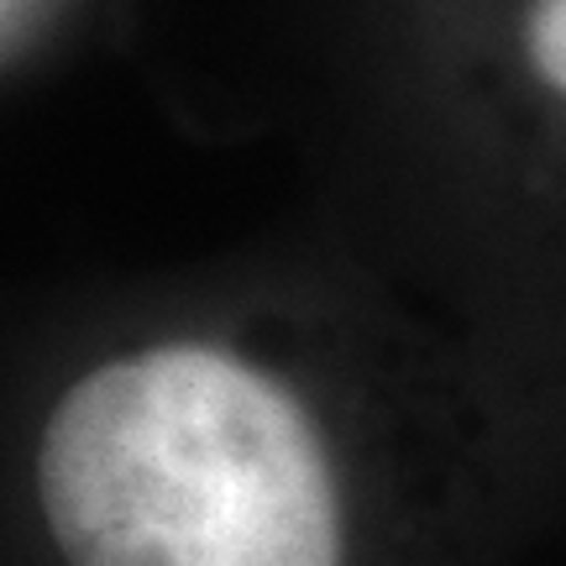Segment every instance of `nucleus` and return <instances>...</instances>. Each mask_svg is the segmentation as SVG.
Returning a JSON list of instances; mask_svg holds the SVG:
<instances>
[{
  "instance_id": "f257e3e1",
  "label": "nucleus",
  "mask_w": 566,
  "mask_h": 566,
  "mask_svg": "<svg viewBox=\"0 0 566 566\" xmlns=\"http://www.w3.org/2000/svg\"><path fill=\"white\" fill-rule=\"evenodd\" d=\"M38 499L69 566H342L310 409L221 346H153L63 394Z\"/></svg>"
},
{
  "instance_id": "f03ea898",
  "label": "nucleus",
  "mask_w": 566,
  "mask_h": 566,
  "mask_svg": "<svg viewBox=\"0 0 566 566\" xmlns=\"http://www.w3.org/2000/svg\"><path fill=\"white\" fill-rule=\"evenodd\" d=\"M525 53L535 63V74L566 95V0H541L530 11V27H525Z\"/></svg>"
}]
</instances>
